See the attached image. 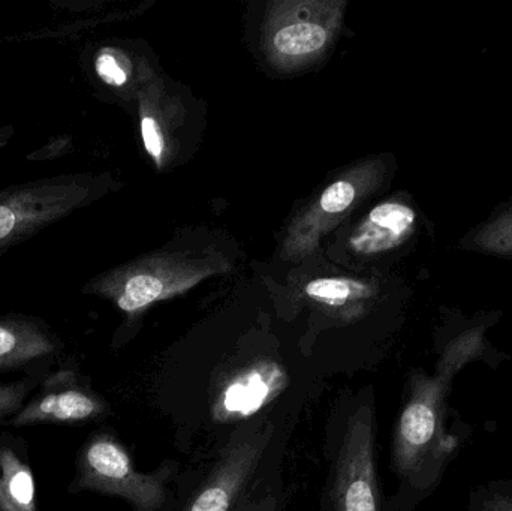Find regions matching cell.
<instances>
[{"instance_id": "obj_1", "label": "cell", "mask_w": 512, "mask_h": 511, "mask_svg": "<svg viewBox=\"0 0 512 511\" xmlns=\"http://www.w3.org/2000/svg\"><path fill=\"white\" fill-rule=\"evenodd\" d=\"M477 353L478 342L466 339L444 354L435 374L418 372L412 378L393 441L394 467L406 480L430 479L447 458L451 438L445 434V416L451 383Z\"/></svg>"}, {"instance_id": "obj_2", "label": "cell", "mask_w": 512, "mask_h": 511, "mask_svg": "<svg viewBox=\"0 0 512 511\" xmlns=\"http://www.w3.org/2000/svg\"><path fill=\"white\" fill-rule=\"evenodd\" d=\"M171 474L173 465H165L155 473H141L113 432L96 431L78 449L75 476L68 492L120 498L134 511H162Z\"/></svg>"}, {"instance_id": "obj_3", "label": "cell", "mask_w": 512, "mask_h": 511, "mask_svg": "<svg viewBox=\"0 0 512 511\" xmlns=\"http://www.w3.org/2000/svg\"><path fill=\"white\" fill-rule=\"evenodd\" d=\"M107 399L99 395L92 380L75 359H66L45 375L24 407L3 426H69L80 428L110 416Z\"/></svg>"}, {"instance_id": "obj_4", "label": "cell", "mask_w": 512, "mask_h": 511, "mask_svg": "<svg viewBox=\"0 0 512 511\" xmlns=\"http://www.w3.org/2000/svg\"><path fill=\"white\" fill-rule=\"evenodd\" d=\"M333 474V511H379L372 405L361 404L349 416Z\"/></svg>"}, {"instance_id": "obj_5", "label": "cell", "mask_w": 512, "mask_h": 511, "mask_svg": "<svg viewBox=\"0 0 512 511\" xmlns=\"http://www.w3.org/2000/svg\"><path fill=\"white\" fill-rule=\"evenodd\" d=\"M271 432L270 423L262 420L231 437L183 511L233 510L264 458Z\"/></svg>"}, {"instance_id": "obj_6", "label": "cell", "mask_w": 512, "mask_h": 511, "mask_svg": "<svg viewBox=\"0 0 512 511\" xmlns=\"http://www.w3.org/2000/svg\"><path fill=\"white\" fill-rule=\"evenodd\" d=\"M62 350V342L35 321L0 320V374L42 380Z\"/></svg>"}, {"instance_id": "obj_7", "label": "cell", "mask_w": 512, "mask_h": 511, "mask_svg": "<svg viewBox=\"0 0 512 511\" xmlns=\"http://www.w3.org/2000/svg\"><path fill=\"white\" fill-rule=\"evenodd\" d=\"M288 384L276 363H259L234 375L216 396L213 416L218 422H239L254 416L273 401Z\"/></svg>"}, {"instance_id": "obj_8", "label": "cell", "mask_w": 512, "mask_h": 511, "mask_svg": "<svg viewBox=\"0 0 512 511\" xmlns=\"http://www.w3.org/2000/svg\"><path fill=\"white\" fill-rule=\"evenodd\" d=\"M0 511H41L29 444L8 431L0 434Z\"/></svg>"}, {"instance_id": "obj_9", "label": "cell", "mask_w": 512, "mask_h": 511, "mask_svg": "<svg viewBox=\"0 0 512 511\" xmlns=\"http://www.w3.org/2000/svg\"><path fill=\"white\" fill-rule=\"evenodd\" d=\"M414 210L402 203H384L375 207L366 222L351 239L352 248L360 254L390 251L412 233L415 225Z\"/></svg>"}, {"instance_id": "obj_10", "label": "cell", "mask_w": 512, "mask_h": 511, "mask_svg": "<svg viewBox=\"0 0 512 511\" xmlns=\"http://www.w3.org/2000/svg\"><path fill=\"white\" fill-rule=\"evenodd\" d=\"M328 32L318 23H295L282 27L274 35V48L283 56L300 57L324 48Z\"/></svg>"}, {"instance_id": "obj_11", "label": "cell", "mask_w": 512, "mask_h": 511, "mask_svg": "<svg viewBox=\"0 0 512 511\" xmlns=\"http://www.w3.org/2000/svg\"><path fill=\"white\" fill-rule=\"evenodd\" d=\"M164 293V282L152 275L132 276L122 293L117 297V305L123 312L135 314L152 305Z\"/></svg>"}, {"instance_id": "obj_12", "label": "cell", "mask_w": 512, "mask_h": 511, "mask_svg": "<svg viewBox=\"0 0 512 511\" xmlns=\"http://www.w3.org/2000/svg\"><path fill=\"white\" fill-rule=\"evenodd\" d=\"M363 293V285L343 281V279H316L306 287L307 296L331 306L343 305L351 297H357Z\"/></svg>"}, {"instance_id": "obj_13", "label": "cell", "mask_w": 512, "mask_h": 511, "mask_svg": "<svg viewBox=\"0 0 512 511\" xmlns=\"http://www.w3.org/2000/svg\"><path fill=\"white\" fill-rule=\"evenodd\" d=\"M41 380L20 378V380L0 383V425H5L26 404L27 399L38 389Z\"/></svg>"}, {"instance_id": "obj_14", "label": "cell", "mask_w": 512, "mask_h": 511, "mask_svg": "<svg viewBox=\"0 0 512 511\" xmlns=\"http://www.w3.org/2000/svg\"><path fill=\"white\" fill-rule=\"evenodd\" d=\"M355 198V188L351 182L346 180H339L325 189L324 194L321 195L319 206L324 212L342 213L351 206Z\"/></svg>"}, {"instance_id": "obj_15", "label": "cell", "mask_w": 512, "mask_h": 511, "mask_svg": "<svg viewBox=\"0 0 512 511\" xmlns=\"http://www.w3.org/2000/svg\"><path fill=\"white\" fill-rule=\"evenodd\" d=\"M96 71H98L99 77L111 86H122L128 80L125 69L117 62L116 57L107 51L99 54L96 59Z\"/></svg>"}, {"instance_id": "obj_16", "label": "cell", "mask_w": 512, "mask_h": 511, "mask_svg": "<svg viewBox=\"0 0 512 511\" xmlns=\"http://www.w3.org/2000/svg\"><path fill=\"white\" fill-rule=\"evenodd\" d=\"M141 134H143L144 147L147 153L155 159L156 164H161L162 153H164V138L161 129L153 117H143L141 120Z\"/></svg>"}, {"instance_id": "obj_17", "label": "cell", "mask_w": 512, "mask_h": 511, "mask_svg": "<svg viewBox=\"0 0 512 511\" xmlns=\"http://www.w3.org/2000/svg\"><path fill=\"white\" fill-rule=\"evenodd\" d=\"M24 218L23 207L20 206H0V240H5L11 236L18 227H23Z\"/></svg>"}, {"instance_id": "obj_18", "label": "cell", "mask_w": 512, "mask_h": 511, "mask_svg": "<svg viewBox=\"0 0 512 511\" xmlns=\"http://www.w3.org/2000/svg\"><path fill=\"white\" fill-rule=\"evenodd\" d=\"M474 511H512L511 495H501V497H493L487 500L483 506Z\"/></svg>"}, {"instance_id": "obj_19", "label": "cell", "mask_w": 512, "mask_h": 511, "mask_svg": "<svg viewBox=\"0 0 512 511\" xmlns=\"http://www.w3.org/2000/svg\"><path fill=\"white\" fill-rule=\"evenodd\" d=\"M277 501L274 497H265L251 511H276Z\"/></svg>"}, {"instance_id": "obj_20", "label": "cell", "mask_w": 512, "mask_h": 511, "mask_svg": "<svg viewBox=\"0 0 512 511\" xmlns=\"http://www.w3.org/2000/svg\"><path fill=\"white\" fill-rule=\"evenodd\" d=\"M511 237H512V227H511Z\"/></svg>"}]
</instances>
